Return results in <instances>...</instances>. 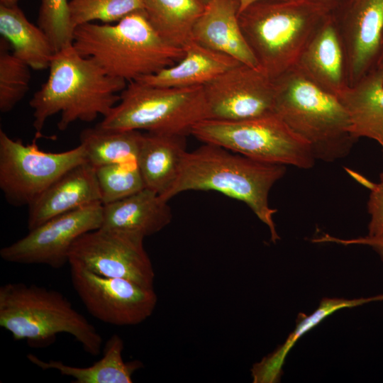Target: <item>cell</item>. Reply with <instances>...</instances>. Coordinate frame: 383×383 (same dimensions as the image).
I'll use <instances>...</instances> for the list:
<instances>
[{"mask_svg": "<svg viewBox=\"0 0 383 383\" xmlns=\"http://www.w3.org/2000/svg\"><path fill=\"white\" fill-rule=\"evenodd\" d=\"M383 301V294L369 298L347 299L343 298H324L318 308L310 315L299 313L293 331L284 343L270 357L257 365L254 370L256 382H273L279 379L284 359L296 342L311 328L320 323L333 313L345 309L353 308L371 301Z\"/></svg>", "mask_w": 383, "mask_h": 383, "instance_id": "d4e9b609", "label": "cell"}, {"mask_svg": "<svg viewBox=\"0 0 383 383\" xmlns=\"http://www.w3.org/2000/svg\"><path fill=\"white\" fill-rule=\"evenodd\" d=\"M96 202L101 203L95 167L85 162L60 177L28 206V228Z\"/></svg>", "mask_w": 383, "mask_h": 383, "instance_id": "2e32d148", "label": "cell"}, {"mask_svg": "<svg viewBox=\"0 0 383 383\" xmlns=\"http://www.w3.org/2000/svg\"><path fill=\"white\" fill-rule=\"evenodd\" d=\"M294 67L338 96L348 87L345 50L331 12L306 45Z\"/></svg>", "mask_w": 383, "mask_h": 383, "instance_id": "9a60e30c", "label": "cell"}, {"mask_svg": "<svg viewBox=\"0 0 383 383\" xmlns=\"http://www.w3.org/2000/svg\"><path fill=\"white\" fill-rule=\"evenodd\" d=\"M18 0H0V4L7 6H13L17 5Z\"/></svg>", "mask_w": 383, "mask_h": 383, "instance_id": "e575fe53", "label": "cell"}, {"mask_svg": "<svg viewBox=\"0 0 383 383\" xmlns=\"http://www.w3.org/2000/svg\"><path fill=\"white\" fill-rule=\"evenodd\" d=\"M143 238L99 228L81 235L69 252L70 266L153 287L155 272Z\"/></svg>", "mask_w": 383, "mask_h": 383, "instance_id": "30bf717a", "label": "cell"}, {"mask_svg": "<svg viewBox=\"0 0 383 383\" xmlns=\"http://www.w3.org/2000/svg\"><path fill=\"white\" fill-rule=\"evenodd\" d=\"M0 33L13 48V53L31 69L49 68L55 50L48 37L28 21L17 5L0 4Z\"/></svg>", "mask_w": 383, "mask_h": 383, "instance_id": "603a6c76", "label": "cell"}, {"mask_svg": "<svg viewBox=\"0 0 383 383\" xmlns=\"http://www.w3.org/2000/svg\"><path fill=\"white\" fill-rule=\"evenodd\" d=\"M72 45L107 74L127 83L173 65L184 55L182 48L161 38L144 11L133 13L115 24L79 25Z\"/></svg>", "mask_w": 383, "mask_h": 383, "instance_id": "3957f363", "label": "cell"}, {"mask_svg": "<svg viewBox=\"0 0 383 383\" xmlns=\"http://www.w3.org/2000/svg\"><path fill=\"white\" fill-rule=\"evenodd\" d=\"M203 87L209 119L242 121L274 113V80L259 67L240 62Z\"/></svg>", "mask_w": 383, "mask_h": 383, "instance_id": "4fadbf2b", "label": "cell"}, {"mask_svg": "<svg viewBox=\"0 0 383 383\" xmlns=\"http://www.w3.org/2000/svg\"><path fill=\"white\" fill-rule=\"evenodd\" d=\"M316 243H335L344 245H363L371 247L383 260V236L372 237L365 236L352 239H342L325 234L319 238H315Z\"/></svg>", "mask_w": 383, "mask_h": 383, "instance_id": "1f68e13d", "label": "cell"}, {"mask_svg": "<svg viewBox=\"0 0 383 383\" xmlns=\"http://www.w3.org/2000/svg\"><path fill=\"white\" fill-rule=\"evenodd\" d=\"M191 134L204 143L263 162L306 170L316 161L309 144L275 113L242 121L206 119Z\"/></svg>", "mask_w": 383, "mask_h": 383, "instance_id": "ba28073f", "label": "cell"}, {"mask_svg": "<svg viewBox=\"0 0 383 383\" xmlns=\"http://www.w3.org/2000/svg\"><path fill=\"white\" fill-rule=\"evenodd\" d=\"M331 13L343 45L350 87L377 67L383 40V0H342Z\"/></svg>", "mask_w": 383, "mask_h": 383, "instance_id": "5bb4252c", "label": "cell"}, {"mask_svg": "<svg viewBox=\"0 0 383 383\" xmlns=\"http://www.w3.org/2000/svg\"><path fill=\"white\" fill-rule=\"evenodd\" d=\"M338 97L350 115L354 136L375 140L383 153V67H376Z\"/></svg>", "mask_w": 383, "mask_h": 383, "instance_id": "44dd1931", "label": "cell"}, {"mask_svg": "<svg viewBox=\"0 0 383 383\" xmlns=\"http://www.w3.org/2000/svg\"><path fill=\"white\" fill-rule=\"evenodd\" d=\"M9 43L0 40V111H11L25 96L29 89L30 67L13 52L8 50Z\"/></svg>", "mask_w": 383, "mask_h": 383, "instance_id": "4316f807", "label": "cell"}, {"mask_svg": "<svg viewBox=\"0 0 383 383\" xmlns=\"http://www.w3.org/2000/svg\"><path fill=\"white\" fill-rule=\"evenodd\" d=\"M0 326L32 348L49 346L58 334L67 333L88 354L96 356L101 350L102 337L66 296L35 284L1 286Z\"/></svg>", "mask_w": 383, "mask_h": 383, "instance_id": "5b68a950", "label": "cell"}, {"mask_svg": "<svg viewBox=\"0 0 383 383\" xmlns=\"http://www.w3.org/2000/svg\"><path fill=\"white\" fill-rule=\"evenodd\" d=\"M72 284L89 313L110 325L141 323L150 317L157 302L153 287L130 280L101 276L70 266Z\"/></svg>", "mask_w": 383, "mask_h": 383, "instance_id": "7c38bea8", "label": "cell"}, {"mask_svg": "<svg viewBox=\"0 0 383 383\" xmlns=\"http://www.w3.org/2000/svg\"><path fill=\"white\" fill-rule=\"evenodd\" d=\"M351 174L370 190L367 201V211L370 215L368 235L383 236V172L379 175L378 183H372L354 172Z\"/></svg>", "mask_w": 383, "mask_h": 383, "instance_id": "4dcf8cb0", "label": "cell"}, {"mask_svg": "<svg viewBox=\"0 0 383 383\" xmlns=\"http://www.w3.org/2000/svg\"><path fill=\"white\" fill-rule=\"evenodd\" d=\"M286 172V165L257 161L233 154L222 147L204 143L186 152L178 177L162 198L168 201L189 190L215 191L245 203L270 231L271 240H279L269 205V193Z\"/></svg>", "mask_w": 383, "mask_h": 383, "instance_id": "7a4b0ae2", "label": "cell"}, {"mask_svg": "<svg viewBox=\"0 0 383 383\" xmlns=\"http://www.w3.org/2000/svg\"><path fill=\"white\" fill-rule=\"evenodd\" d=\"M329 12L311 0H261L240 11L238 19L259 68L274 79L296 65Z\"/></svg>", "mask_w": 383, "mask_h": 383, "instance_id": "8992f818", "label": "cell"}, {"mask_svg": "<svg viewBox=\"0 0 383 383\" xmlns=\"http://www.w3.org/2000/svg\"><path fill=\"white\" fill-rule=\"evenodd\" d=\"M377 67H383V40H382V50H381V52H380V55L378 60Z\"/></svg>", "mask_w": 383, "mask_h": 383, "instance_id": "d590c367", "label": "cell"}, {"mask_svg": "<svg viewBox=\"0 0 383 383\" xmlns=\"http://www.w3.org/2000/svg\"><path fill=\"white\" fill-rule=\"evenodd\" d=\"M123 349V339L113 334L105 344L103 357L87 367L68 365L60 360L45 361L31 353L27 358L43 370H55L61 375L73 378L74 383H131L133 374L143 365L139 360L125 362Z\"/></svg>", "mask_w": 383, "mask_h": 383, "instance_id": "7402d4cb", "label": "cell"}, {"mask_svg": "<svg viewBox=\"0 0 383 383\" xmlns=\"http://www.w3.org/2000/svg\"><path fill=\"white\" fill-rule=\"evenodd\" d=\"M261 0H239L240 10L239 13L247 8L250 4Z\"/></svg>", "mask_w": 383, "mask_h": 383, "instance_id": "836d02e7", "label": "cell"}, {"mask_svg": "<svg viewBox=\"0 0 383 383\" xmlns=\"http://www.w3.org/2000/svg\"><path fill=\"white\" fill-rule=\"evenodd\" d=\"M47 80L29 101L33 126L39 134L45 121L60 113V131L76 121L91 122L105 117L118 103L127 82L107 74L97 63L70 45L55 52Z\"/></svg>", "mask_w": 383, "mask_h": 383, "instance_id": "6da1fadb", "label": "cell"}, {"mask_svg": "<svg viewBox=\"0 0 383 383\" xmlns=\"http://www.w3.org/2000/svg\"><path fill=\"white\" fill-rule=\"evenodd\" d=\"M102 204L129 196L145 187L137 161H127L95 168Z\"/></svg>", "mask_w": 383, "mask_h": 383, "instance_id": "83f0119b", "label": "cell"}, {"mask_svg": "<svg viewBox=\"0 0 383 383\" xmlns=\"http://www.w3.org/2000/svg\"><path fill=\"white\" fill-rule=\"evenodd\" d=\"M324 8L329 11L333 10L342 0H311Z\"/></svg>", "mask_w": 383, "mask_h": 383, "instance_id": "d6a6232c", "label": "cell"}, {"mask_svg": "<svg viewBox=\"0 0 383 383\" xmlns=\"http://www.w3.org/2000/svg\"><path fill=\"white\" fill-rule=\"evenodd\" d=\"M145 0H71L70 11L74 27L94 21L118 22L138 11H144Z\"/></svg>", "mask_w": 383, "mask_h": 383, "instance_id": "f1b7e54d", "label": "cell"}, {"mask_svg": "<svg viewBox=\"0 0 383 383\" xmlns=\"http://www.w3.org/2000/svg\"><path fill=\"white\" fill-rule=\"evenodd\" d=\"M239 0H211L197 20L192 39L241 63L259 67L239 23Z\"/></svg>", "mask_w": 383, "mask_h": 383, "instance_id": "e0dca14e", "label": "cell"}, {"mask_svg": "<svg viewBox=\"0 0 383 383\" xmlns=\"http://www.w3.org/2000/svg\"><path fill=\"white\" fill-rule=\"evenodd\" d=\"M103 223V204L93 203L54 217L0 250L6 262L45 265L59 269L68 263L74 243Z\"/></svg>", "mask_w": 383, "mask_h": 383, "instance_id": "8fae6325", "label": "cell"}, {"mask_svg": "<svg viewBox=\"0 0 383 383\" xmlns=\"http://www.w3.org/2000/svg\"><path fill=\"white\" fill-rule=\"evenodd\" d=\"M182 49L184 55L177 62L138 80L167 87L204 86L240 63L234 58L208 48L193 39Z\"/></svg>", "mask_w": 383, "mask_h": 383, "instance_id": "d6986e66", "label": "cell"}, {"mask_svg": "<svg viewBox=\"0 0 383 383\" xmlns=\"http://www.w3.org/2000/svg\"><path fill=\"white\" fill-rule=\"evenodd\" d=\"M167 203L156 192L144 188L123 199L103 204L101 228L145 238L171 222L172 212Z\"/></svg>", "mask_w": 383, "mask_h": 383, "instance_id": "ac0fdd59", "label": "cell"}, {"mask_svg": "<svg viewBox=\"0 0 383 383\" xmlns=\"http://www.w3.org/2000/svg\"><path fill=\"white\" fill-rule=\"evenodd\" d=\"M142 135L139 131L109 129L97 124L83 130L79 138L87 162L96 168L113 163L137 161Z\"/></svg>", "mask_w": 383, "mask_h": 383, "instance_id": "484cf974", "label": "cell"}, {"mask_svg": "<svg viewBox=\"0 0 383 383\" xmlns=\"http://www.w3.org/2000/svg\"><path fill=\"white\" fill-rule=\"evenodd\" d=\"M204 7L201 0H145L144 12L161 38L182 48L192 40L194 27Z\"/></svg>", "mask_w": 383, "mask_h": 383, "instance_id": "cb8c5ba5", "label": "cell"}, {"mask_svg": "<svg viewBox=\"0 0 383 383\" xmlns=\"http://www.w3.org/2000/svg\"><path fill=\"white\" fill-rule=\"evenodd\" d=\"M209 118L203 86L167 87L137 80L127 83L118 103L99 125L186 136L196 124Z\"/></svg>", "mask_w": 383, "mask_h": 383, "instance_id": "52a82bcc", "label": "cell"}, {"mask_svg": "<svg viewBox=\"0 0 383 383\" xmlns=\"http://www.w3.org/2000/svg\"><path fill=\"white\" fill-rule=\"evenodd\" d=\"M38 26L48 37L55 52L72 45L74 26L67 0H41Z\"/></svg>", "mask_w": 383, "mask_h": 383, "instance_id": "f546056e", "label": "cell"}, {"mask_svg": "<svg viewBox=\"0 0 383 383\" xmlns=\"http://www.w3.org/2000/svg\"><path fill=\"white\" fill-rule=\"evenodd\" d=\"M85 162L80 144L67 151L47 152L35 140L24 145L0 130V188L13 206H28L60 177Z\"/></svg>", "mask_w": 383, "mask_h": 383, "instance_id": "9c48e42d", "label": "cell"}, {"mask_svg": "<svg viewBox=\"0 0 383 383\" xmlns=\"http://www.w3.org/2000/svg\"><path fill=\"white\" fill-rule=\"evenodd\" d=\"M205 5L209 2L211 0H201Z\"/></svg>", "mask_w": 383, "mask_h": 383, "instance_id": "8d00e7d4", "label": "cell"}, {"mask_svg": "<svg viewBox=\"0 0 383 383\" xmlns=\"http://www.w3.org/2000/svg\"><path fill=\"white\" fill-rule=\"evenodd\" d=\"M273 80L274 113L309 144L315 159L331 162L348 155L357 139L339 97L294 67Z\"/></svg>", "mask_w": 383, "mask_h": 383, "instance_id": "277c9868", "label": "cell"}, {"mask_svg": "<svg viewBox=\"0 0 383 383\" xmlns=\"http://www.w3.org/2000/svg\"><path fill=\"white\" fill-rule=\"evenodd\" d=\"M185 136L148 133H143L137 164L145 187L161 197L176 181L187 152Z\"/></svg>", "mask_w": 383, "mask_h": 383, "instance_id": "ffe728a7", "label": "cell"}]
</instances>
